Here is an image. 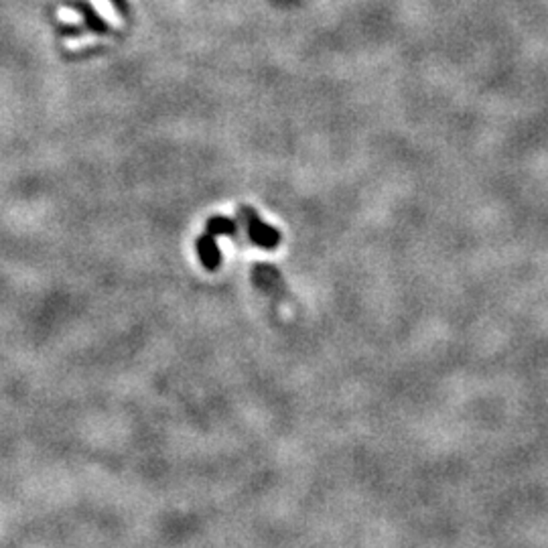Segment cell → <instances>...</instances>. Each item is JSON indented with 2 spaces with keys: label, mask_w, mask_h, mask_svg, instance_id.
<instances>
[{
  "label": "cell",
  "mask_w": 548,
  "mask_h": 548,
  "mask_svg": "<svg viewBox=\"0 0 548 548\" xmlns=\"http://www.w3.org/2000/svg\"><path fill=\"white\" fill-rule=\"evenodd\" d=\"M90 2H92L94 10L97 13V17H100L102 21H106V23L110 24V26H114V29H122V26H124L122 17H120L118 10L114 8V4H112L110 0H90Z\"/></svg>",
  "instance_id": "obj_1"
},
{
  "label": "cell",
  "mask_w": 548,
  "mask_h": 548,
  "mask_svg": "<svg viewBox=\"0 0 548 548\" xmlns=\"http://www.w3.org/2000/svg\"><path fill=\"white\" fill-rule=\"evenodd\" d=\"M97 43H104V39H100V37H95V35H84V37L65 39V47L68 49H84L90 47V45H97Z\"/></svg>",
  "instance_id": "obj_2"
},
{
  "label": "cell",
  "mask_w": 548,
  "mask_h": 548,
  "mask_svg": "<svg viewBox=\"0 0 548 548\" xmlns=\"http://www.w3.org/2000/svg\"><path fill=\"white\" fill-rule=\"evenodd\" d=\"M59 19H61V21H63L65 24H81L84 23V17H81L77 10L68 8V6H61V8H59Z\"/></svg>",
  "instance_id": "obj_3"
},
{
  "label": "cell",
  "mask_w": 548,
  "mask_h": 548,
  "mask_svg": "<svg viewBox=\"0 0 548 548\" xmlns=\"http://www.w3.org/2000/svg\"><path fill=\"white\" fill-rule=\"evenodd\" d=\"M258 283H260V286H263L266 292H272L274 297H285V292H283V286L279 285V281L276 279H268V276H263V279H258Z\"/></svg>",
  "instance_id": "obj_4"
}]
</instances>
